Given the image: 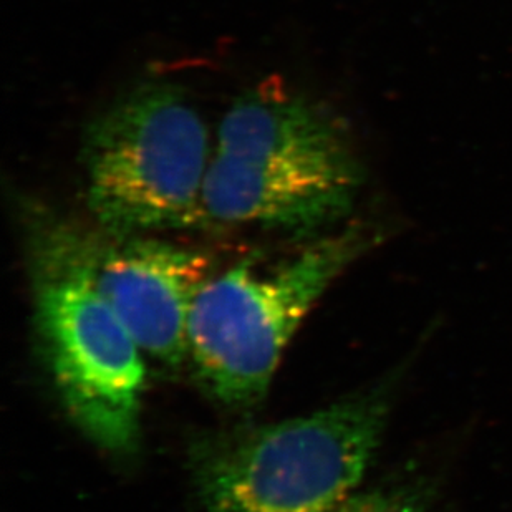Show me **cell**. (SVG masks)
Instances as JSON below:
<instances>
[{
	"mask_svg": "<svg viewBox=\"0 0 512 512\" xmlns=\"http://www.w3.org/2000/svg\"><path fill=\"white\" fill-rule=\"evenodd\" d=\"M363 181L339 116L282 83H262L242 93L219 123L204 183V224L310 239L350 216Z\"/></svg>",
	"mask_w": 512,
	"mask_h": 512,
	"instance_id": "1",
	"label": "cell"
},
{
	"mask_svg": "<svg viewBox=\"0 0 512 512\" xmlns=\"http://www.w3.org/2000/svg\"><path fill=\"white\" fill-rule=\"evenodd\" d=\"M35 332L58 398L88 440L130 456L141 438L145 353L93 272L88 226L44 199L15 196Z\"/></svg>",
	"mask_w": 512,
	"mask_h": 512,
	"instance_id": "2",
	"label": "cell"
},
{
	"mask_svg": "<svg viewBox=\"0 0 512 512\" xmlns=\"http://www.w3.org/2000/svg\"><path fill=\"white\" fill-rule=\"evenodd\" d=\"M380 236L370 224H348L279 261L251 257L211 274L188 327V357L208 392L232 408L262 400L310 310Z\"/></svg>",
	"mask_w": 512,
	"mask_h": 512,
	"instance_id": "3",
	"label": "cell"
},
{
	"mask_svg": "<svg viewBox=\"0 0 512 512\" xmlns=\"http://www.w3.org/2000/svg\"><path fill=\"white\" fill-rule=\"evenodd\" d=\"M392 411L388 385L196 448L203 512H332L358 491Z\"/></svg>",
	"mask_w": 512,
	"mask_h": 512,
	"instance_id": "4",
	"label": "cell"
},
{
	"mask_svg": "<svg viewBox=\"0 0 512 512\" xmlns=\"http://www.w3.org/2000/svg\"><path fill=\"white\" fill-rule=\"evenodd\" d=\"M213 148L183 88L143 82L120 93L88 121L80 141L88 213L118 236L201 226Z\"/></svg>",
	"mask_w": 512,
	"mask_h": 512,
	"instance_id": "5",
	"label": "cell"
},
{
	"mask_svg": "<svg viewBox=\"0 0 512 512\" xmlns=\"http://www.w3.org/2000/svg\"><path fill=\"white\" fill-rule=\"evenodd\" d=\"M98 285L146 357L176 368L188 358L189 315L208 281L203 252L150 236L88 226Z\"/></svg>",
	"mask_w": 512,
	"mask_h": 512,
	"instance_id": "6",
	"label": "cell"
},
{
	"mask_svg": "<svg viewBox=\"0 0 512 512\" xmlns=\"http://www.w3.org/2000/svg\"><path fill=\"white\" fill-rule=\"evenodd\" d=\"M332 512H435L425 484L403 479L355 491Z\"/></svg>",
	"mask_w": 512,
	"mask_h": 512,
	"instance_id": "7",
	"label": "cell"
}]
</instances>
